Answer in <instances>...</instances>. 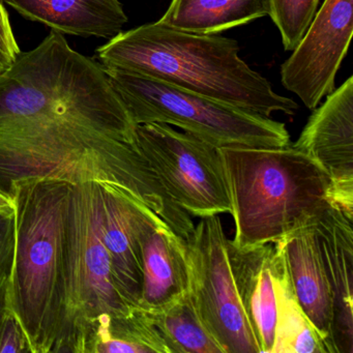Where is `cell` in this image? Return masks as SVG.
I'll return each mask as SVG.
<instances>
[{
    "mask_svg": "<svg viewBox=\"0 0 353 353\" xmlns=\"http://www.w3.org/2000/svg\"><path fill=\"white\" fill-rule=\"evenodd\" d=\"M20 15L70 36L112 39L128 17L119 0H1Z\"/></svg>",
    "mask_w": 353,
    "mask_h": 353,
    "instance_id": "cell-16",
    "label": "cell"
},
{
    "mask_svg": "<svg viewBox=\"0 0 353 353\" xmlns=\"http://www.w3.org/2000/svg\"><path fill=\"white\" fill-rule=\"evenodd\" d=\"M15 212V202H14L13 197L0 190V214L13 216Z\"/></svg>",
    "mask_w": 353,
    "mask_h": 353,
    "instance_id": "cell-25",
    "label": "cell"
},
{
    "mask_svg": "<svg viewBox=\"0 0 353 353\" xmlns=\"http://www.w3.org/2000/svg\"><path fill=\"white\" fill-rule=\"evenodd\" d=\"M286 270L297 303L317 330L326 352L332 345V295L320 256L313 225L272 243Z\"/></svg>",
    "mask_w": 353,
    "mask_h": 353,
    "instance_id": "cell-14",
    "label": "cell"
},
{
    "mask_svg": "<svg viewBox=\"0 0 353 353\" xmlns=\"http://www.w3.org/2000/svg\"><path fill=\"white\" fill-rule=\"evenodd\" d=\"M21 53L14 36L9 14L0 0V73L9 68Z\"/></svg>",
    "mask_w": 353,
    "mask_h": 353,
    "instance_id": "cell-24",
    "label": "cell"
},
{
    "mask_svg": "<svg viewBox=\"0 0 353 353\" xmlns=\"http://www.w3.org/2000/svg\"><path fill=\"white\" fill-rule=\"evenodd\" d=\"M353 32V0H324L292 54L281 67V81L310 110L334 90Z\"/></svg>",
    "mask_w": 353,
    "mask_h": 353,
    "instance_id": "cell-9",
    "label": "cell"
},
{
    "mask_svg": "<svg viewBox=\"0 0 353 353\" xmlns=\"http://www.w3.org/2000/svg\"><path fill=\"white\" fill-rule=\"evenodd\" d=\"M142 291L138 307L157 312L190 292L187 241L148 208L139 231Z\"/></svg>",
    "mask_w": 353,
    "mask_h": 353,
    "instance_id": "cell-12",
    "label": "cell"
},
{
    "mask_svg": "<svg viewBox=\"0 0 353 353\" xmlns=\"http://www.w3.org/2000/svg\"><path fill=\"white\" fill-rule=\"evenodd\" d=\"M0 293V353H30L26 334L11 307Z\"/></svg>",
    "mask_w": 353,
    "mask_h": 353,
    "instance_id": "cell-22",
    "label": "cell"
},
{
    "mask_svg": "<svg viewBox=\"0 0 353 353\" xmlns=\"http://www.w3.org/2000/svg\"><path fill=\"white\" fill-rule=\"evenodd\" d=\"M270 15L285 50L292 51L313 20L320 0H270Z\"/></svg>",
    "mask_w": 353,
    "mask_h": 353,
    "instance_id": "cell-21",
    "label": "cell"
},
{
    "mask_svg": "<svg viewBox=\"0 0 353 353\" xmlns=\"http://www.w3.org/2000/svg\"><path fill=\"white\" fill-rule=\"evenodd\" d=\"M313 227L332 295L334 352L353 353L352 220L330 204Z\"/></svg>",
    "mask_w": 353,
    "mask_h": 353,
    "instance_id": "cell-13",
    "label": "cell"
},
{
    "mask_svg": "<svg viewBox=\"0 0 353 353\" xmlns=\"http://www.w3.org/2000/svg\"><path fill=\"white\" fill-rule=\"evenodd\" d=\"M16 216L0 214V293L7 287L15 256Z\"/></svg>",
    "mask_w": 353,
    "mask_h": 353,
    "instance_id": "cell-23",
    "label": "cell"
},
{
    "mask_svg": "<svg viewBox=\"0 0 353 353\" xmlns=\"http://www.w3.org/2000/svg\"><path fill=\"white\" fill-rule=\"evenodd\" d=\"M103 68L148 76L264 117L295 114L299 105L239 57L236 41L192 34L158 21L119 32L97 49Z\"/></svg>",
    "mask_w": 353,
    "mask_h": 353,
    "instance_id": "cell-1",
    "label": "cell"
},
{
    "mask_svg": "<svg viewBox=\"0 0 353 353\" xmlns=\"http://www.w3.org/2000/svg\"><path fill=\"white\" fill-rule=\"evenodd\" d=\"M235 233L231 245L251 250L313 225L330 205L328 175L293 146L222 148Z\"/></svg>",
    "mask_w": 353,
    "mask_h": 353,
    "instance_id": "cell-4",
    "label": "cell"
},
{
    "mask_svg": "<svg viewBox=\"0 0 353 353\" xmlns=\"http://www.w3.org/2000/svg\"><path fill=\"white\" fill-rule=\"evenodd\" d=\"M97 183L99 230L110 258L115 287L125 305L138 307L142 291L139 231L145 205L117 185Z\"/></svg>",
    "mask_w": 353,
    "mask_h": 353,
    "instance_id": "cell-11",
    "label": "cell"
},
{
    "mask_svg": "<svg viewBox=\"0 0 353 353\" xmlns=\"http://www.w3.org/2000/svg\"><path fill=\"white\" fill-rule=\"evenodd\" d=\"M293 148L330 179V203L353 221V77L316 107Z\"/></svg>",
    "mask_w": 353,
    "mask_h": 353,
    "instance_id": "cell-10",
    "label": "cell"
},
{
    "mask_svg": "<svg viewBox=\"0 0 353 353\" xmlns=\"http://www.w3.org/2000/svg\"><path fill=\"white\" fill-rule=\"evenodd\" d=\"M270 15V0H172L158 22L181 32L219 34Z\"/></svg>",
    "mask_w": 353,
    "mask_h": 353,
    "instance_id": "cell-17",
    "label": "cell"
},
{
    "mask_svg": "<svg viewBox=\"0 0 353 353\" xmlns=\"http://www.w3.org/2000/svg\"><path fill=\"white\" fill-rule=\"evenodd\" d=\"M187 247L190 291L214 340L224 353H261L237 293L219 216L200 218Z\"/></svg>",
    "mask_w": 353,
    "mask_h": 353,
    "instance_id": "cell-8",
    "label": "cell"
},
{
    "mask_svg": "<svg viewBox=\"0 0 353 353\" xmlns=\"http://www.w3.org/2000/svg\"><path fill=\"white\" fill-rule=\"evenodd\" d=\"M73 185L47 179L12 181L16 243L3 292L30 353H57L65 319L69 210Z\"/></svg>",
    "mask_w": 353,
    "mask_h": 353,
    "instance_id": "cell-2",
    "label": "cell"
},
{
    "mask_svg": "<svg viewBox=\"0 0 353 353\" xmlns=\"http://www.w3.org/2000/svg\"><path fill=\"white\" fill-rule=\"evenodd\" d=\"M170 353H224L200 317L191 291L160 311L148 312Z\"/></svg>",
    "mask_w": 353,
    "mask_h": 353,
    "instance_id": "cell-20",
    "label": "cell"
},
{
    "mask_svg": "<svg viewBox=\"0 0 353 353\" xmlns=\"http://www.w3.org/2000/svg\"><path fill=\"white\" fill-rule=\"evenodd\" d=\"M272 274L276 318L272 353H327L317 330L297 303L284 263L276 251Z\"/></svg>",
    "mask_w": 353,
    "mask_h": 353,
    "instance_id": "cell-19",
    "label": "cell"
},
{
    "mask_svg": "<svg viewBox=\"0 0 353 353\" xmlns=\"http://www.w3.org/2000/svg\"><path fill=\"white\" fill-rule=\"evenodd\" d=\"M135 143L173 200L191 216L230 214L220 150L166 123L135 125Z\"/></svg>",
    "mask_w": 353,
    "mask_h": 353,
    "instance_id": "cell-7",
    "label": "cell"
},
{
    "mask_svg": "<svg viewBox=\"0 0 353 353\" xmlns=\"http://www.w3.org/2000/svg\"><path fill=\"white\" fill-rule=\"evenodd\" d=\"M229 257L237 293L255 332L261 353H272L276 328L274 245L237 250L228 239Z\"/></svg>",
    "mask_w": 353,
    "mask_h": 353,
    "instance_id": "cell-15",
    "label": "cell"
},
{
    "mask_svg": "<svg viewBox=\"0 0 353 353\" xmlns=\"http://www.w3.org/2000/svg\"><path fill=\"white\" fill-rule=\"evenodd\" d=\"M135 125H175L218 148L290 145L285 123L171 85L167 82L103 68Z\"/></svg>",
    "mask_w": 353,
    "mask_h": 353,
    "instance_id": "cell-5",
    "label": "cell"
},
{
    "mask_svg": "<svg viewBox=\"0 0 353 353\" xmlns=\"http://www.w3.org/2000/svg\"><path fill=\"white\" fill-rule=\"evenodd\" d=\"M96 181L73 185L69 210L65 319L57 353H92L99 320L125 311L101 239Z\"/></svg>",
    "mask_w": 353,
    "mask_h": 353,
    "instance_id": "cell-6",
    "label": "cell"
},
{
    "mask_svg": "<svg viewBox=\"0 0 353 353\" xmlns=\"http://www.w3.org/2000/svg\"><path fill=\"white\" fill-rule=\"evenodd\" d=\"M47 119L88 123L135 143L136 125L101 63L55 30L0 73V128Z\"/></svg>",
    "mask_w": 353,
    "mask_h": 353,
    "instance_id": "cell-3",
    "label": "cell"
},
{
    "mask_svg": "<svg viewBox=\"0 0 353 353\" xmlns=\"http://www.w3.org/2000/svg\"><path fill=\"white\" fill-rule=\"evenodd\" d=\"M92 353H170L152 316L137 305L99 320Z\"/></svg>",
    "mask_w": 353,
    "mask_h": 353,
    "instance_id": "cell-18",
    "label": "cell"
}]
</instances>
